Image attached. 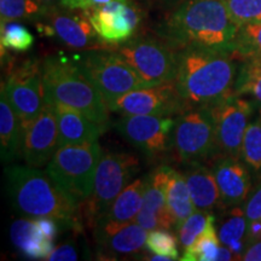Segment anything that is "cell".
Instances as JSON below:
<instances>
[{"label": "cell", "instance_id": "484cf974", "mask_svg": "<svg viewBox=\"0 0 261 261\" xmlns=\"http://www.w3.org/2000/svg\"><path fill=\"white\" fill-rule=\"evenodd\" d=\"M248 221L244 210L232 207L227 213V218L219 227V240L223 246L230 248L238 260L247 248Z\"/></svg>", "mask_w": 261, "mask_h": 261}, {"label": "cell", "instance_id": "4dcf8cb0", "mask_svg": "<svg viewBox=\"0 0 261 261\" xmlns=\"http://www.w3.org/2000/svg\"><path fill=\"white\" fill-rule=\"evenodd\" d=\"M232 54L238 61L261 57V22L238 28Z\"/></svg>", "mask_w": 261, "mask_h": 261}, {"label": "cell", "instance_id": "1f68e13d", "mask_svg": "<svg viewBox=\"0 0 261 261\" xmlns=\"http://www.w3.org/2000/svg\"><path fill=\"white\" fill-rule=\"evenodd\" d=\"M212 223H215V217L212 212L196 210L180 226L175 228L182 249L191 247Z\"/></svg>", "mask_w": 261, "mask_h": 261}, {"label": "cell", "instance_id": "83f0119b", "mask_svg": "<svg viewBox=\"0 0 261 261\" xmlns=\"http://www.w3.org/2000/svg\"><path fill=\"white\" fill-rule=\"evenodd\" d=\"M241 160L253 178L261 180V109L248 125L243 137Z\"/></svg>", "mask_w": 261, "mask_h": 261}, {"label": "cell", "instance_id": "7402d4cb", "mask_svg": "<svg viewBox=\"0 0 261 261\" xmlns=\"http://www.w3.org/2000/svg\"><path fill=\"white\" fill-rule=\"evenodd\" d=\"M10 238L17 249L28 259H45L50 255L55 241L42 233L34 219H17L10 227Z\"/></svg>", "mask_w": 261, "mask_h": 261}, {"label": "cell", "instance_id": "74e56055", "mask_svg": "<svg viewBox=\"0 0 261 261\" xmlns=\"http://www.w3.org/2000/svg\"><path fill=\"white\" fill-rule=\"evenodd\" d=\"M112 0H61L60 6L70 9V10H83V11H89V10L96 9L98 6L108 4Z\"/></svg>", "mask_w": 261, "mask_h": 261}, {"label": "cell", "instance_id": "8d00e7d4", "mask_svg": "<svg viewBox=\"0 0 261 261\" xmlns=\"http://www.w3.org/2000/svg\"><path fill=\"white\" fill-rule=\"evenodd\" d=\"M77 259H79V253H77L75 244L71 242L63 243L57 248H55L50 255L46 257V260L54 261H75Z\"/></svg>", "mask_w": 261, "mask_h": 261}, {"label": "cell", "instance_id": "d590c367", "mask_svg": "<svg viewBox=\"0 0 261 261\" xmlns=\"http://www.w3.org/2000/svg\"><path fill=\"white\" fill-rule=\"evenodd\" d=\"M244 213L248 221L261 220V182L255 188L253 194L248 196L244 204Z\"/></svg>", "mask_w": 261, "mask_h": 261}, {"label": "cell", "instance_id": "f546056e", "mask_svg": "<svg viewBox=\"0 0 261 261\" xmlns=\"http://www.w3.org/2000/svg\"><path fill=\"white\" fill-rule=\"evenodd\" d=\"M220 240L214 223L204 230L191 247L184 249L180 257L182 261H215L220 249Z\"/></svg>", "mask_w": 261, "mask_h": 261}, {"label": "cell", "instance_id": "cb8c5ba5", "mask_svg": "<svg viewBox=\"0 0 261 261\" xmlns=\"http://www.w3.org/2000/svg\"><path fill=\"white\" fill-rule=\"evenodd\" d=\"M23 128L17 114L10 106L4 90L0 97V155L2 161L10 163L22 154Z\"/></svg>", "mask_w": 261, "mask_h": 261}, {"label": "cell", "instance_id": "ac0fdd59", "mask_svg": "<svg viewBox=\"0 0 261 261\" xmlns=\"http://www.w3.org/2000/svg\"><path fill=\"white\" fill-rule=\"evenodd\" d=\"M169 168V166L162 165L148 173L143 204L135 220L146 231L174 228V221L169 214L166 202V184Z\"/></svg>", "mask_w": 261, "mask_h": 261}, {"label": "cell", "instance_id": "44dd1931", "mask_svg": "<svg viewBox=\"0 0 261 261\" xmlns=\"http://www.w3.org/2000/svg\"><path fill=\"white\" fill-rule=\"evenodd\" d=\"M184 175L196 210H225L214 173L201 161L188 162Z\"/></svg>", "mask_w": 261, "mask_h": 261}, {"label": "cell", "instance_id": "3957f363", "mask_svg": "<svg viewBox=\"0 0 261 261\" xmlns=\"http://www.w3.org/2000/svg\"><path fill=\"white\" fill-rule=\"evenodd\" d=\"M6 194L16 213L29 219L54 218L65 227H79V205L47 172L31 166H8L4 171Z\"/></svg>", "mask_w": 261, "mask_h": 261}, {"label": "cell", "instance_id": "277c9868", "mask_svg": "<svg viewBox=\"0 0 261 261\" xmlns=\"http://www.w3.org/2000/svg\"><path fill=\"white\" fill-rule=\"evenodd\" d=\"M46 103H61L79 110L104 128L109 126V108L74 56H50L41 62Z\"/></svg>", "mask_w": 261, "mask_h": 261}, {"label": "cell", "instance_id": "5bb4252c", "mask_svg": "<svg viewBox=\"0 0 261 261\" xmlns=\"http://www.w3.org/2000/svg\"><path fill=\"white\" fill-rule=\"evenodd\" d=\"M110 112L123 115H180L189 110L177 89L175 81L142 87L120 96L109 107Z\"/></svg>", "mask_w": 261, "mask_h": 261}, {"label": "cell", "instance_id": "ab89813d", "mask_svg": "<svg viewBox=\"0 0 261 261\" xmlns=\"http://www.w3.org/2000/svg\"><path fill=\"white\" fill-rule=\"evenodd\" d=\"M259 240H261V220L249 221L247 231V247Z\"/></svg>", "mask_w": 261, "mask_h": 261}, {"label": "cell", "instance_id": "b9f144b4", "mask_svg": "<svg viewBox=\"0 0 261 261\" xmlns=\"http://www.w3.org/2000/svg\"><path fill=\"white\" fill-rule=\"evenodd\" d=\"M142 259L143 260H149V261H172L173 260L171 256L161 255V254H154V255L142 257Z\"/></svg>", "mask_w": 261, "mask_h": 261}, {"label": "cell", "instance_id": "9a60e30c", "mask_svg": "<svg viewBox=\"0 0 261 261\" xmlns=\"http://www.w3.org/2000/svg\"><path fill=\"white\" fill-rule=\"evenodd\" d=\"M86 12L98 38L108 48L133 39L142 18L140 9L130 0H112Z\"/></svg>", "mask_w": 261, "mask_h": 261}, {"label": "cell", "instance_id": "7a4b0ae2", "mask_svg": "<svg viewBox=\"0 0 261 261\" xmlns=\"http://www.w3.org/2000/svg\"><path fill=\"white\" fill-rule=\"evenodd\" d=\"M238 60L231 52L188 46L178 51L175 85L189 109L211 107L233 94Z\"/></svg>", "mask_w": 261, "mask_h": 261}, {"label": "cell", "instance_id": "6da1fadb", "mask_svg": "<svg viewBox=\"0 0 261 261\" xmlns=\"http://www.w3.org/2000/svg\"><path fill=\"white\" fill-rule=\"evenodd\" d=\"M238 25L224 0H184L171 9L156 33L173 47L233 52Z\"/></svg>", "mask_w": 261, "mask_h": 261}, {"label": "cell", "instance_id": "e0dca14e", "mask_svg": "<svg viewBox=\"0 0 261 261\" xmlns=\"http://www.w3.org/2000/svg\"><path fill=\"white\" fill-rule=\"evenodd\" d=\"M93 228L100 255L109 259L136 255L144 248L148 238V231L136 221L115 224L99 220Z\"/></svg>", "mask_w": 261, "mask_h": 261}, {"label": "cell", "instance_id": "4316f807", "mask_svg": "<svg viewBox=\"0 0 261 261\" xmlns=\"http://www.w3.org/2000/svg\"><path fill=\"white\" fill-rule=\"evenodd\" d=\"M233 92L252 97L257 109H261V57L241 61Z\"/></svg>", "mask_w": 261, "mask_h": 261}, {"label": "cell", "instance_id": "f1b7e54d", "mask_svg": "<svg viewBox=\"0 0 261 261\" xmlns=\"http://www.w3.org/2000/svg\"><path fill=\"white\" fill-rule=\"evenodd\" d=\"M50 8L39 0H0V19L2 23L10 21L38 23L45 17Z\"/></svg>", "mask_w": 261, "mask_h": 261}, {"label": "cell", "instance_id": "603a6c76", "mask_svg": "<svg viewBox=\"0 0 261 261\" xmlns=\"http://www.w3.org/2000/svg\"><path fill=\"white\" fill-rule=\"evenodd\" d=\"M146 180L148 174L130 181L97 221L103 220L115 224H127L135 221L142 208Z\"/></svg>", "mask_w": 261, "mask_h": 261}, {"label": "cell", "instance_id": "e575fe53", "mask_svg": "<svg viewBox=\"0 0 261 261\" xmlns=\"http://www.w3.org/2000/svg\"><path fill=\"white\" fill-rule=\"evenodd\" d=\"M146 249L154 254L171 256L173 260H180L178 249V238L169 232V230H151L145 242Z\"/></svg>", "mask_w": 261, "mask_h": 261}, {"label": "cell", "instance_id": "30bf717a", "mask_svg": "<svg viewBox=\"0 0 261 261\" xmlns=\"http://www.w3.org/2000/svg\"><path fill=\"white\" fill-rule=\"evenodd\" d=\"M173 150L182 163L217 158L215 128L210 107L191 108L178 115Z\"/></svg>", "mask_w": 261, "mask_h": 261}, {"label": "cell", "instance_id": "2e32d148", "mask_svg": "<svg viewBox=\"0 0 261 261\" xmlns=\"http://www.w3.org/2000/svg\"><path fill=\"white\" fill-rule=\"evenodd\" d=\"M57 148V115L54 106L46 103L40 115L23 128L22 158L27 166L40 168L50 162Z\"/></svg>", "mask_w": 261, "mask_h": 261}, {"label": "cell", "instance_id": "7bdbcfd3", "mask_svg": "<svg viewBox=\"0 0 261 261\" xmlns=\"http://www.w3.org/2000/svg\"><path fill=\"white\" fill-rule=\"evenodd\" d=\"M39 2L42 3V4H44V5L55 6V5H60L61 0H39Z\"/></svg>", "mask_w": 261, "mask_h": 261}, {"label": "cell", "instance_id": "f35d334b", "mask_svg": "<svg viewBox=\"0 0 261 261\" xmlns=\"http://www.w3.org/2000/svg\"><path fill=\"white\" fill-rule=\"evenodd\" d=\"M241 260L244 261H261V240L250 243L246 248Z\"/></svg>", "mask_w": 261, "mask_h": 261}, {"label": "cell", "instance_id": "60d3db41", "mask_svg": "<svg viewBox=\"0 0 261 261\" xmlns=\"http://www.w3.org/2000/svg\"><path fill=\"white\" fill-rule=\"evenodd\" d=\"M154 2L159 3L160 5L165 6V8L172 9V8H174V6H177L179 3L184 2V0H154Z\"/></svg>", "mask_w": 261, "mask_h": 261}, {"label": "cell", "instance_id": "d4e9b609", "mask_svg": "<svg viewBox=\"0 0 261 261\" xmlns=\"http://www.w3.org/2000/svg\"><path fill=\"white\" fill-rule=\"evenodd\" d=\"M166 202L169 214L174 221V230L180 226L196 210L184 173L175 171L172 167L169 168L166 184Z\"/></svg>", "mask_w": 261, "mask_h": 261}, {"label": "cell", "instance_id": "ffe728a7", "mask_svg": "<svg viewBox=\"0 0 261 261\" xmlns=\"http://www.w3.org/2000/svg\"><path fill=\"white\" fill-rule=\"evenodd\" d=\"M51 104L57 115L58 146L98 142V138L106 132L104 127L79 110L61 103Z\"/></svg>", "mask_w": 261, "mask_h": 261}, {"label": "cell", "instance_id": "ba28073f", "mask_svg": "<svg viewBox=\"0 0 261 261\" xmlns=\"http://www.w3.org/2000/svg\"><path fill=\"white\" fill-rule=\"evenodd\" d=\"M113 51L135 69L148 87L175 81L179 50L167 41L136 38L115 46Z\"/></svg>", "mask_w": 261, "mask_h": 261}, {"label": "cell", "instance_id": "52a82bcc", "mask_svg": "<svg viewBox=\"0 0 261 261\" xmlns=\"http://www.w3.org/2000/svg\"><path fill=\"white\" fill-rule=\"evenodd\" d=\"M139 169V160L132 154L109 152L100 158L94 175L92 194L79 205L84 208L85 218L90 225L94 227L100 215L106 213Z\"/></svg>", "mask_w": 261, "mask_h": 261}, {"label": "cell", "instance_id": "8992f818", "mask_svg": "<svg viewBox=\"0 0 261 261\" xmlns=\"http://www.w3.org/2000/svg\"><path fill=\"white\" fill-rule=\"evenodd\" d=\"M74 58L102 94L108 108L122 94L148 87L135 69L113 50H85Z\"/></svg>", "mask_w": 261, "mask_h": 261}, {"label": "cell", "instance_id": "4fadbf2b", "mask_svg": "<svg viewBox=\"0 0 261 261\" xmlns=\"http://www.w3.org/2000/svg\"><path fill=\"white\" fill-rule=\"evenodd\" d=\"M41 34L57 38L64 45L75 50L108 48L98 38L89 15L83 10H70L55 5L37 23Z\"/></svg>", "mask_w": 261, "mask_h": 261}, {"label": "cell", "instance_id": "5b68a950", "mask_svg": "<svg viewBox=\"0 0 261 261\" xmlns=\"http://www.w3.org/2000/svg\"><path fill=\"white\" fill-rule=\"evenodd\" d=\"M103 151L98 142L58 146L46 172L77 205L92 194L94 175Z\"/></svg>", "mask_w": 261, "mask_h": 261}, {"label": "cell", "instance_id": "7c38bea8", "mask_svg": "<svg viewBox=\"0 0 261 261\" xmlns=\"http://www.w3.org/2000/svg\"><path fill=\"white\" fill-rule=\"evenodd\" d=\"M175 121L172 116L123 115L116 129L149 160H156L173 149Z\"/></svg>", "mask_w": 261, "mask_h": 261}, {"label": "cell", "instance_id": "d6a6232c", "mask_svg": "<svg viewBox=\"0 0 261 261\" xmlns=\"http://www.w3.org/2000/svg\"><path fill=\"white\" fill-rule=\"evenodd\" d=\"M2 50L25 52L34 44V37L19 21L4 22L0 25Z\"/></svg>", "mask_w": 261, "mask_h": 261}, {"label": "cell", "instance_id": "836d02e7", "mask_svg": "<svg viewBox=\"0 0 261 261\" xmlns=\"http://www.w3.org/2000/svg\"><path fill=\"white\" fill-rule=\"evenodd\" d=\"M224 3L238 27L261 22V0H224Z\"/></svg>", "mask_w": 261, "mask_h": 261}, {"label": "cell", "instance_id": "9c48e42d", "mask_svg": "<svg viewBox=\"0 0 261 261\" xmlns=\"http://www.w3.org/2000/svg\"><path fill=\"white\" fill-rule=\"evenodd\" d=\"M2 90L17 114L22 128L27 127L40 115L46 104L41 62L25 60L17 64L10 63Z\"/></svg>", "mask_w": 261, "mask_h": 261}, {"label": "cell", "instance_id": "8fae6325", "mask_svg": "<svg viewBox=\"0 0 261 261\" xmlns=\"http://www.w3.org/2000/svg\"><path fill=\"white\" fill-rule=\"evenodd\" d=\"M255 107L253 100L234 93L210 107L215 128L217 158L241 159L243 137Z\"/></svg>", "mask_w": 261, "mask_h": 261}, {"label": "cell", "instance_id": "d6986e66", "mask_svg": "<svg viewBox=\"0 0 261 261\" xmlns=\"http://www.w3.org/2000/svg\"><path fill=\"white\" fill-rule=\"evenodd\" d=\"M212 171L220 190L224 208L242 204L252 191V173L241 159L218 156Z\"/></svg>", "mask_w": 261, "mask_h": 261}]
</instances>
